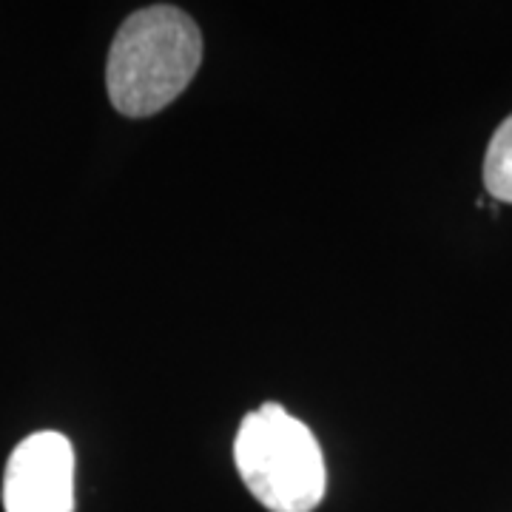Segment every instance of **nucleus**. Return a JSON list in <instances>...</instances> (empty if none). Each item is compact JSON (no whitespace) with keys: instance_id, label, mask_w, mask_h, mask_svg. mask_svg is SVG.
I'll return each instance as SVG.
<instances>
[{"instance_id":"20e7f679","label":"nucleus","mask_w":512,"mask_h":512,"mask_svg":"<svg viewBox=\"0 0 512 512\" xmlns=\"http://www.w3.org/2000/svg\"><path fill=\"white\" fill-rule=\"evenodd\" d=\"M484 188L498 202H512V114L495 128L484 154Z\"/></svg>"},{"instance_id":"7ed1b4c3","label":"nucleus","mask_w":512,"mask_h":512,"mask_svg":"<svg viewBox=\"0 0 512 512\" xmlns=\"http://www.w3.org/2000/svg\"><path fill=\"white\" fill-rule=\"evenodd\" d=\"M6 512H74V450L57 430L23 439L3 473Z\"/></svg>"},{"instance_id":"f257e3e1","label":"nucleus","mask_w":512,"mask_h":512,"mask_svg":"<svg viewBox=\"0 0 512 512\" xmlns=\"http://www.w3.org/2000/svg\"><path fill=\"white\" fill-rule=\"evenodd\" d=\"M202 60L197 23L177 6H148L123 20L106 66L114 109L151 117L188 89Z\"/></svg>"},{"instance_id":"f03ea898","label":"nucleus","mask_w":512,"mask_h":512,"mask_svg":"<svg viewBox=\"0 0 512 512\" xmlns=\"http://www.w3.org/2000/svg\"><path fill=\"white\" fill-rule=\"evenodd\" d=\"M234 461L245 487L271 512H313L328 487L322 447L282 404H262L239 424Z\"/></svg>"}]
</instances>
